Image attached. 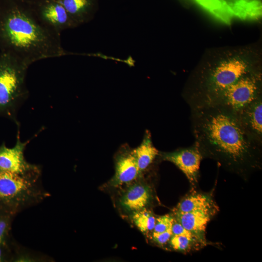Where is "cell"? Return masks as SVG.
<instances>
[{"label": "cell", "mask_w": 262, "mask_h": 262, "mask_svg": "<svg viewBox=\"0 0 262 262\" xmlns=\"http://www.w3.org/2000/svg\"><path fill=\"white\" fill-rule=\"evenodd\" d=\"M0 51L30 66L68 54L62 47L61 33L38 19L30 0H0Z\"/></svg>", "instance_id": "3957f363"}, {"label": "cell", "mask_w": 262, "mask_h": 262, "mask_svg": "<svg viewBox=\"0 0 262 262\" xmlns=\"http://www.w3.org/2000/svg\"><path fill=\"white\" fill-rule=\"evenodd\" d=\"M174 217L171 214H167L156 218V221L152 232H162L171 229Z\"/></svg>", "instance_id": "d6986e66"}, {"label": "cell", "mask_w": 262, "mask_h": 262, "mask_svg": "<svg viewBox=\"0 0 262 262\" xmlns=\"http://www.w3.org/2000/svg\"><path fill=\"white\" fill-rule=\"evenodd\" d=\"M132 151L140 174L153 162L159 154L153 144L148 131H146L140 145Z\"/></svg>", "instance_id": "9a60e30c"}, {"label": "cell", "mask_w": 262, "mask_h": 262, "mask_svg": "<svg viewBox=\"0 0 262 262\" xmlns=\"http://www.w3.org/2000/svg\"><path fill=\"white\" fill-rule=\"evenodd\" d=\"M236 115L247 135L262 147V96L245 107Z\"/></svg>", "instance_id": "30bf717a"}, {"label": "cell", "mask_w": 262, "mask_h": 262, "mask_svg": "<svg viewBox=\"0 0 262 262\" xmlns=\"http://www.w3.org/2000/svg\"><path fill=\"white\" fill-rule=\"evenodd\" d=\"M2 213H2V212H1V211H0V214H1Z\"/></svg>", "instance_id": "d4e9b609"}, {"label": "cell", "mask_w": 262, "mask_h": 262, "mask_svg": "<svg viewBox=\"0 0 262 262\" xmlns=\"http://www.w3.org/2000/svg\"><path fill=\"white\" fill-rule=\"evenodd\" d=\"M6 248V243L0 245V262L3 261L5 259V250Z\"/></svg>", "instance_id": "603a6c76"}, {"label": "cell", "mask_w": 262, "mask_h": 262, "mask_svg": "<svg viewBox=\"0 0 262 262\" xmlns=\"http://www.w3.org/2000/svg\"><path fill=\"white\" fill-rule=\"evenodd\" d=\"M19 128L18 127L14 147H8L4 142L0 145V171L23 175H41L40 166L31 164L25 159L24 151L30 140L21 141Z\"/></svg>", "instance_id": "52a82bcc"}, {"label": "cell", "mask_w": 262, "mask_h": 262, "mask_svg": "<svg viewBox=\"0 0 262 262\" xmlns=\"http://www.w3.org/2000/svg\"><path fill=\"white\" fill-rule=\"evenodd\" d=\"M172 235L187 234L191 232L186 229L179 222L174 218V221L171 227Z\"/></svg>", "instance_id": "7402d4cb"}, {"label": "cell", "mask_w": 262, "mask_h": 262, "mask_svg": "<svg viewBox=\"0 0 262 262\" xmlns=\"http://www.w3.org/2000/svg\"><path fill=\"white\" fill-rule=\"evenodd\" d=\"M172 235L171 229H170L162 232H152L151 238L157 245L164 246L168 243Z\"/></svg>", "instance_id": "44dd1931"}, {"label": "cell", "mask_w": 262, "mask_h": 262, "mask_svg": "<svg viewBox=\"0 0 262 262\" xmlns=\"http://www.w3.org/2000/svg\"><path fill=\"white\" fill-rule=\"evenodd\" d=\"M168 243L174 250L184 253L198 250L208 244L207 241L200 239L192 232L172 235Z\"/></svg>", "instance_id": "e0dca14e"}, {"label": "cell", "mask_w": 262, "mask_h": 262, "mask_svg": "<svg viewBox=\"0 0 262 262\" xmlns=\"http://www.w3.org/2000/svg\"><path fill=\"white\" fill-rule=\"evenodd\" d=\"M152 192L149 186L142 183L130 186L120 199L121 207L126 211L135 212L141 210L149 204Z\"/></svg>", "instance_id": "5bb4252c"}, {"label": "cell", "mask_w": 262, "mask_h": 262, "mask_svg": "<svg viewBox=\"0 0 262 262\" xmlns=\"http://www.w3.org/2000/svg\"><path fill=\"white\" fill-rule=\"evenodd\" d=\"M38 19L46 26L61 33L78 26L60 0H30Z\"/></svg>", "instance_id": "9c48e42d"}, {"label": "cell", "mask_w": 262, "mask_h": 262, "mask_svg": "<svg viewBox=\"0 0 262 262\" xmlns=\"http://www.w3.org/2000/svg\"><path fill=\"white\" fill-rule=\"evenodd\" d=\"M191 110L194 143L203 159L246 180L262 167V147L246 133L237 115L219 105Z\"/></svg>", "instance_id": "6da1fadb"}, {"label": "cell", "mask_w": 262, "mask_h": 262, "mask_svg": "<svg viewBox=\"0 0 262 262\" xmlns=\"http://www.w3.org/2000/svg\"><path fill=\"white\" fill-rule=\"evenodd\" d=\"M13 216L6 213L0 214V245L6 243Z\"/></svg>", "instance_id": "ffe728a7"}, {"label": "cell", "mask_w": 262, "mask_h": 262, "mask_svg": "<svg viewBox=\"0 0 262 262\" xmlns=\"http://www.w3.org/2000/svg\"><path fill=\"white\" fill-rule=\"evenodd\" d=\"M60 0L77 26L91 19L93 0Z\"/></svg>", "instance_id": "2e32d148"}, {"label": "cell", "mask_w": 262, "mask_h": 262, "mask_svg": "<svg viewBox=\"0 0 262 262\" xmlns=\"http://www.w3.org/2000/svg\"><path fill=\"white\" fill-rule=\"evenodd\" d=\"M217 213L199 211L187 213H172L174 218L186 229L200 239L207 241L206 229L208 223Z\"/></svg>", "instance_id": "7c38bea8"}, {"label": "cell", "mask_w": 262, "mask_h": 262, "mask_svg": "<svg viewBox=\"0 0 262 262\" xmlns=\"http://www.w3.org/2000/svg\"><path fill=\"white\" fill-rule=\"evenodd\" d=\"M206 211L217 213L218 208L213 195L193 190L183 197L173 210V213Z\"/></svg>", "instance_id": "4fadbf2b"}, {"label": "cell", "mask_w": 262, "mask_h": 262, "mask_svg": "<svg viewBox=\"0 0 262 262\" xmlns=\"http://www.w3.org/2000/svg\"><path fill=\"white\" fill-rule=\"evenodd\" d=\"M30 66L15 55L0 51V115L17 127V110L29 96L26 78Z\"/></svg>", "instance_id": "277c9868"}, {"label": "cell", "mask_w": 262, "mask_h": 262, "mask_svg": "<svg viewBox=\"0 0 262 262\" xmlns=\"http://www.w3.org/2000/svg\"><path fill=\"white\" fill-rule=\"evenodd\" d=\"M261 96H262V66L243 76L212 105L221 106L236 115Z\"/></svg>", "instance_id": "8992f818"}, {"label": "cell", "mask_w": 262, "mask_h": 262, "mask_svg": "<svg viewBox=\"0 0 262 262\" xmlns=\"http://www.w3.org/2000/svg\"><path fill=\"white\" fill-rule=\"evenodd\" d=\"M158 156L162 161L172 163L185 175L193 189L198 183L199 168L203 159L197 146L194 143L186 147H180L173 151L160 152Z\"/></svg>", "instance_id": "ba28073f"}, {"label": "cell", "mask_w": 262, "mask_h": 262, "mask_svg": "<svg viewBox=\"0 0 262 262\" xmlns=\"http://www.w3.org/2000/svg\"><path fill=\"white\" fill-rule=\"evenodd\" d=\"M140 174L132 150L126 148L115 159V174L110 181L112 186L116 187L135 180Z\"/></svg>", "instance_id": "8fae6325"}, {"label": "cell", "mask_w": 262, "mask_h": 262, "mask_svg": "<svg viewBox=\"0 0 262 262\" xmlns=\"http://www.w3.org/2000/svg\"><path fill=\"white\" fill-rule=\"evenodd\" d=\"M132 219L135 226L143 233L152 231L156 221L155 216L146 208L133 212Z\"/></svg>", "instance_id": "ac0fdd59"}, {"label": "cell", "mask_w": 262, "mask_h": 262, "mask_svg": "<svg viewBox=\"0 0 262 262\" xmlns=\"http://www.w3.org/2000/svg\"><path fill=\"white\" fill-rule=\"evenodd\" d=\"M40 177L0 171V211L14 215L48 197L49 194L41 186Z\"/></svg>", "instance_id": "5b68a950"}, {"label": "cell", "mask_w": 262, "mask_h": 262, "mask_svg": "<svg viewBox=\"0 0 262 262\" xmlns=\"http://www.w3.org/2000/svg\"><path fill=\"white\" fill-rule=\"evenodd\" d=\"M260 43L211 49L188 77L182 96L190 109L212 105L243 76L262 66Z\"/></svg>", "instance_id": "7a4b0ae2"}, {"label": "cell", "mask_w": 262, "mask_h": 262, "mask_svg": "<svg viewBox=\"0 0 262 262\" xmlns=\"http://www.w3.org/2000/svg\"><path fill=\"white\" fill-rule=\"evenodd\" d=\"M197 0L199 1V2H201L202 4L204 3V4H206L207 3L206 1L207 0Z\"/></svg>", "instance_id": "cb8c5ba5"}]
</instances>
